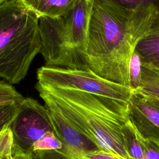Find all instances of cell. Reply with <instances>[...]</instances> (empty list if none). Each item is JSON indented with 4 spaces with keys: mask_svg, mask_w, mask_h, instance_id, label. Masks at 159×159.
Masks as SVG:
<instances>
[{
    "mask_svg": "<svg viewBox=\"0 0 159 159\" xmlns=\"http://www.w3.org/2000/svg\"><path fill=\"white\" fill-rule=\"evenodd\" d=\"M158 10L153 5L130 8L114 0H94L84 55L88 68L106 80L130 87L131 55Z\"/></svg>",
    "mask_w": 159,
    "mask_h": 159,
    "instance_id": "1",
    "label": "cell"
},
{
    "mask_svg": "<svg viewBox=\"0 0 159 159\" xmlns=\"http://www.w3.org/2000/svg\"><path fill=\"white\" fill-rule=\"evenodd\" d=\"M62 114L101 150L118 159H129L121 127L129 120L127 102L78 89L43 86Z\"/></svg>",
    "mask_w": 159,
    "mask_h": 159,
    "instance_id": "2",
    "label": "cell"
},
{
    "mask_svg": "<svg viewBox=\"0 0 159 159\" xmlns=\"http://www.w3.org/2000/svg\"><path fill=\"white\" fill-rule=\"evenodd\" d=\"M41 48L39 17L19 0L0 4V78L19 83Z\"/></svg>",
    "mask_w": 159,
    "mask_h": 159,
    "instance_id": "3",
    "label": "cell"
},
{
    "mask_svg": "<svg viewBox=\"0 0 159 159\" xmlns=\"http://www.w3.org/2000/svg\"><path fill=\"white\" fill-rule=\"evenodd\" d=\"M93 1L79 0L66 14L39 18L40 53L45 66L86 69L84 52Z\"/></svg>",
    "mask_w": 159,
    "mask_h": 159,
    "instance_id": "4",
    "label": "cell"
},
{
    "mask_svg": "<svg viewBox=\"0 0 159 159\" xmlns=\"http://www.w3.org/2000/svg\"><path fill=\"white\" fill-rule=\"evenodd\" d=\"M37 83L48 86L78 89L94 95L128 102L133 93L125 86L106 80L86 69L43 66L37 71Z\"/></svg>",
    "mask_w": 159,
    "mask_h": 159,
    "instance_id": "5",
    "label": "cell"
},
{
    "mask_svg": "<svg viewBox=\"0 0 159 159\" xmlns=\"http://www.w3.org/2000/svg\"><path fill=\"white\" fill-rule=\"evenodd\" d=\"M15 148L27 156L37 142L54 131L48 110L31 98H24L9 123Z\"/></svg>",
    "mask_w": 159,
    "mask_h": 159,
    "instance_id": "6",
    "label": "cell"
},
{
    "mask_svg": "<svg viewBox=\"0 0 159 159\" xmlns=\"http://www.w3.org/2000/svg\"><path fill=\"white\" fill-rule=\"evenodd\" d=\"M35 88L48 110L55 130L63 143L62 150L65 153L74 157H81L86 153L101 150L71 123L42 87L36 84Z\"/></svg>",
    "mask_w": 159,
    "mask_h": 159,
    "instance_id": "7",
    "label": "cell"
},
{
    "mask_svg": "<svg viewBox=\"0 0 159 159\" xmlns=\"http://www.w3.org/2000/svg\"><path fill=\"white\" fill-rule=\"evenodd\" d=\"M127 105L129 120L142 138L159 142V109L134 91Z\"/></svg>",
    "mask_w": 159,
    "mask_h": 159,
    "instance_id": "8",
    "label": "cell"
},
{
    "mask_svg": "<svg viewBox=\"0 0 159 159\" xmlns=\"http://www.w3.org/2000/svg\"><path fill=\"white\" fill-rule=\"evenodd\" d=\"M39 19L61 17L76 4L79 0H19Z\"/></svg>",
    "mask_w": 159,
    "mask_h": 159,
    "instance_id": "9",
    "label": "cell"
},
{
    "mask_svg": "<svg viewBox=\"0 0 159 159\" xmlns=\"http://www.w3.org/2000/svg\"><path fill=\"white\" fill-rule=\"evenodd\" d=\"M135 51L142 62L159 68V10L148 34L139 42Z\"/></svg>",
    "mask_w": 159,
    "mask_h": 159,
    "instance_id": "10",
    "label": "cell"
},
{
    "mask_svg": "<svg viewBox=\"0 0 159 159\" xmlns=\"http://www.w3.org/2000/svg\"><path fill=\"white\" fill-rule=\"evenodd\" d=\"M125 152L129 159H142L145 150L144 139L128 120L121 127Z\"/></svg>",
    "mask_w": 159,
    "mask_h": 159,
    "instance_id": "11",
    "label": "cell"
},
{
    "mask_svg": "<svg viewBox=\"0 0 159 159\" xmlns=\"http://www.w3.org/2000/svg\"><path fill=\"white\" fill-rule=\"evenodd\" d=\"M134 91L159 99V68L142 62L140 86Z\"/></svg>",
    "mask_w": 159,
    "mask_h": 159,
    "instance_id": "12",
    "label": "cell"
},
{
    "mask_svg": "<svg viewBox=\"0 0 159 159\" xmlns=\"http://www.w3.org/2000/svg\"><path fill=\"white\" fill-rule=\"evenodd\" d=\"M24 97L11 84L0 80V106L19 104Z\"/></svg>",
    "mask_w": 159,
    "mask_h": 159,
    "instance_id": "13",
    "label": "cell"
},
{
    "mask_svg": "<svg viewBox=\"0 0 159 159\" xmlns=\"http://www.w3.org/2000/svg\"><path fill=\"white\" fill-rule=\"evenodd\" d=\"M142 73V60L135 50L131 55L129 65V76L130 87L134 91L137 90L140 84Z\"/></svg>",
    "mask_w": 159,
    "mask_h": 159,
    "instance_id": "14",
    "label": "cell"
},
{
    "mask_svg": "<svg viewBox=\"0 0 159 159\" xmlns=\"http://www.w3.org/2000/svg\"><path fill=\"white\" fill-rule=\"evenodd\" d=\"M17 106L18 104L0 106V130L13 119L17 111Z\"/></svg>",
    "mask_w": 159,
    "mask_h": 159,
    "instance_id": "15",
    "label": "cell"
},
{
    "mask_svg": "<svg viewBox=\"0 0 159 159\" xmlns=\"http://www.w3.org/2000/svg\"><path fill=\"white\" fill-rule=\"evenodd\" d=\"M145 150L142 159H159V142L144 140Z\"/></svg>",
    "mask_w": 159,
    "mask_h": 159,
    "instance_id": "16",
    "label": "cell"
},
{
    "mask_svg": "<svg viewBox=\"0 0 159 159\" xmlns=\"http://www.w3.org/2000/svg\"><path fill=\"white\" fill-rule=\"evenodd\" d=\"M117 3L127 7H135L139 6L153 5L159 9V0H114Z\"/></svg>",
    "mask_w": 159,
    "mask_h": 159,
    "instance_id": "17",
    "label": "cell"
},
{
    "mask_svg": "<svg viewBox=\"0 0 159 159\" xmlns=\"http://www.w3.org/2000/svg\"><path fill=\"white\" fill-rule=\"evenodd\" d=\"M82 158L84 159H118L114 155L101 150L86 153Z\"/></svg>",
    "mask_w": 159,
    "mask_h": 159,
    "instance_id": "18",
    "label": "cell"
},
{
    "mask_svg": "<svg viewBox=\"0 0 159 159\" xmlns=\"http://www.w3.org/2000/svg\"><path fill=\"white\" fill-rule=\"evenodd\" d=\"M10 159H29V158L23 153H22L20 152H19L18 150H17L14 145V149L12 152V154L10 156Z\"/></svg>",
    "mask_w": 159,
    "mask_h": 159,
    "instance_id": "19",
    "label": "cell"
},
{
    "mask_svg": "<svg viewBox=\"0 0 159 159\" xmlns=\"http://www.w3.org/2000/svg\"><path fill=\"white\" fill-rule=\"evenodd\" d=\"M140 94V93H139ZM143 98L148 102H150V104H152V105L155 106V107H157V108L159 109V99H157V98H152L150 96H144L141 94Z\"/></svg>",
    "mask_w": 159,
    "mask_h": 159,
    "instance_id": "20",
    "label": "cell"
},
{
    "mask_svg": "<svg viewBox=\"0 0 159 159\" xmlns=\"http://www.w3.org/2000/svg\"><path fill=\"white\" fill-rule=\"evenodd\" d=\"M7 1H8V0H0V4H1L2 3H3Z\"/></svg>",
    "mask_w": 159,
    "mask_h": 159,
    "instance_id": "21",
    "label": "cell"
},
{
    "mask_svg": "<svg viewBox=\"0 0 159 159\" xmlns=\"http://www.w3.org/2000/svg\"><path fill=\"white\" fill-rule=\"evenodd\" d=\"M12 154V153H11ZM11 156V155H10ZM10 156H9V157H8V158H4V159H10Z\"/></svg>",
    "mask_w": 159,
    "mask_h": 159,
    "instance_id": "22",
    "label": "cell"
},
{
    "mask_svg": "<svg viewBox=\"0 0 159 159\" xmlns=\"http://www.w3.org/2000/svg\"><path fill=\"white\" fill-rule=\"evenodd\" d=\"M86 1H93L94 0H86Z\"/></svg>",
    "mask_w": 159,
    "mask_h": 159,
    "instance_id": "23",
    "label": "cell"
},
{
    "mask_svg": "<svg viewBox=\"0 0 159 159\" xmlns=\"http://www.w3.org/2000/svg\"><path fill=\"white\" fill-rule=\"evenodd\" d=\"M82 159H84V158H82Z\"/></svg>",
    "mask_w": 159,
    "mask_h": 159,
    "instance_id": "24",
    "label": "cell"
}]
</instances>
